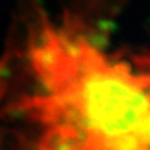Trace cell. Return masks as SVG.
<instances>
[{"mask_svg": "<svg viewBox=\"0 0 150 150\" xmlns=\"http://www.w3.org/2000/svg\"><path fill=\"white\" fill-rule=\"evenodd\" d=\"M28 57L37 91L17 110L38 127L40 150H150V56L114 59L43 24Z\"/></svg>", "mask_w": 150, "mask_h": 150, "instance_id": "cell-1", "label": "cell"}]
</instances>
